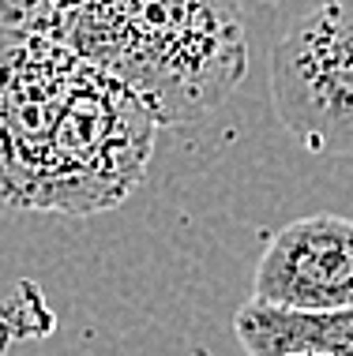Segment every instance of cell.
Returning a JSON list of instances; mask_svg holds the SVG:
<instances>
[{"label": "cell", "instance_id": "52a82bcc", "mask_svg": "<svg viewBox=\"0 0 353 356\" xmlns=\"http://www.w3.org/2000/svg\"><path fill=\"white\" fill-rule=\"evenodd\" d=\"M285 356H331V353H285Z\"/></svg>", "mask_w": 353, "mask_h": 356}, {"label": "cell", "instance_id": "6da1fadb", "mask_svg": "<svg viewBox=\"0 0 353 356\" xmlns=\"http://www.w3.org/2000/svg\"><path fill=\"white\" fill-rule=\"evenodd\" d=\"M83 56L124 79L158 124H196L244 79L241 0H91L64 19Z\"/></svg>", "mask_w": 353, "mask_h": 356}, {"label": "cell", "instance_id": "7a4b0ae2", "mask_svg": "<svg viewBox=\"0 0 353 356\" xmlns=\"http://www.w3.org/2000/svg\"><path fill=\"white\" fill-rule=\"evenodd\" d=\"M158 117L124 79L83 56L42 161L34 210L91 218L139 188Z\"/></svg>", "mask_w": 353, "mask_h": 356}, {"label": "cell", "instance_id": "3957f363", "mask_svg": "<svg viewBox=\"0 0 353 356\" xmlns=\"http://www.w3.org/2000/svg\"><path fill=\"white\" fill-rule=\"evenodd\" d=\"M271 102L312 154H353V0H320L271 53Z\"/></svg>", "mask_w": 353, "mask_h": 356}, {"label": "cell", "instance_id": "277c9868", "mask_svg": "<svg viewBox=\"0 0 353 356\" xmlns=\"http://www.w3.org/2000/svg\"><path fill=\"white\" fill-rule=\"evenodd\" d=\"M252 300L331 312L353 304V218L308 214L290 221L263 248L252 277Z\"/></svg>", "mask_w": 353, "mask_h": 356}, {"label": "cell", "instance_id": "8992f818", "mask_svg": "<svg viewBox=\"0 0 353 356\" xmlns=\"http://www.w3.org/2000/svg\"><path fill=\"white\" fill-rule=\"evenodd\" d=\"M49 4H53V12H56V15H61V23H64V19H72V15H79V12H83V8H87V4H91V0H49Z\"/></svg>", "mask_w": 353, "mask_h": 356}, {"label": "cell", "instance_id": "5b68a950", "mask_svg": "<svg viewBox=\"0 0 353 356\" xmlns=\"http://www.w3.org/2000/svg\"><path fill=\"white\" fill-rule=\"evenodd\" d=\"M233 334L248 356L331 353L353 356V304L331 312H293L263 300H248L233 315Z\"/></svg>", "mask_w": 353, "mask_h": 356}]
</instances>
